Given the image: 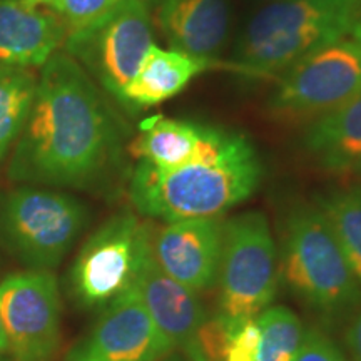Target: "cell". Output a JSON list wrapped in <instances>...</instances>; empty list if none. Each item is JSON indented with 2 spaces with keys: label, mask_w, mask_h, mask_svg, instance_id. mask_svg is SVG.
<instances>
[{
  "label": "cell",
  "mask_w": 361,
  "mask_h": 361,
  "mask_svg": "<svg viewBox=\"0 0 361 361\" xmlns=\"http://www.w3.org/2000/svg\"><path fill=\"white\" fill-rule=\"evenodd\" d=\"M278 251L268 219L247 211L224 221L219 266V311L229 316H256L278 291Z\"/></svg>",
  "instance_id": "8"
},
{
  "label": "cell",
  "mask_w": 361,
  "mask_h": 361,
  "mask_svg": "<svg viewBox=\"0 0 361 361\" xmlns=\"http://www.w3.org/2000/svg\"><path fill=\"white\" fill-rule=\"evenodd\" d=\"M345 343L353 361H361V310L351 319L345 333Z\"/></svg>",
  "instance_id": "26"
},
{
  "label": "cell",
  "mask_w": 361,
  "mask_h": 361,
  "mask_svg": "<svg viewBox=\"0 0 361 361\" xmlns=\"http://www.w3.org/2000/svg\"><path fill=\"white\" fill-rule=\"evenodd\" d=\"M356 173H360V174H361V164L358 166V169H356Z\"/></svg>",
  "instance_id": "31"
},
{
  "label": "cell",
  "mask_w": 361,
  "mask_h": 361,
  "mask_svg": "<svg viewBox=\"0 0 361 361\" xmlns=\"http://www.w3.org/2000/svg\"><path fill=\"white\" fill-rule=\"evenodd\" d=\"M176 346L156 326L135 288L112 301L64 361H161Z\"/></svg>",
  "instance_id": "11"
},
{
  "label": "cell",
  "mask_w": 361,
  "mask_h": 361,
  "mask_svg": "<svg viewBox=\"0 0 361 361\" xmlns=\"http://www.w3.org/2000/svg\"><path fill=\"white\" fill-rule=\"evenodd\" d=\"M66 37L67 27L52 11L0 0V64L44 66Z\"/></svg>",
  "instance_id": "15"
},
{
  "label": "cell",
  "mask_w": 361,
  "mask_h": 361,
  "mask_svg": "<svg viewBox=\"0 0 361 361\" xmlns=\"http://www.w3.org/2000/svg\"><path fill=\"white\" fill-rule=\"evenodd\" d=\"M134 288L162 335L176 348L186 350L207 316L200 293L166 274L154 255L149 256Z\"/></svg>",
  "instance_id": "14"
},
{
  "label": "cell",
  "mask_w": 361,
  "mask_h": 361,
  "mask_svg": "<svg viewBox=\"0 0 361 361\" xmlns=\"http://www.w3.org/2000/svg\"><path fill=\"white\" fill-rule=\"evenodd\" d=\"M218 61L196 57L179 51H164L154 44L149 49L146 59L139 67L137 74L123 90L121 104L130 111H141L178 96L196 75Z\"/></svg>",
  "instance_id": "16"
},
{
  "label": "cell",
  "mask_w": 361,
  "mask_h": 361,
  "mask_svg": "<svg viewBox=\"0 0 361 361\" xmlns=\"http://www.w3.org/2000/svg\"><path fill=\"white\" fill-rule=\"evenodd\" d=\"M152 45L147 0H121L92 24L72 30L64 40L67 56L117 101Z\"/></svg>",
  "instance_id": "7"
},
{
  "label": "cell",
  "mask_w": 361,
  "mask_h": 361,
  "mask_svg": "<svg viewBox=\"0 0 361 361\" xmlns=\"http://www.w3.org/2000/svg\"><path fill=\"white\" fill-rule=\"evenodd\" d=\"M314 204L328 219L343 255L361 284V186L338 188L319 194Z\"/></svg>",
  "instance_id": "20"
},
{
  "label": "cell",
  "mask_w": 361,
  "mask_h": 361,
  "mask_svg": "<svg viewBox=\"0 0 361 361\" xmlns=\"http://www.w3.org/2000/svg\"><path fill=\"white\" fill-rule=\"evenodd\" d=\"M119 2L121 0H47L44 6L61 17L69 34L92 24Z\"/></svg>",
  "instance_id": "23"
},
{
  "label": "cell",
  "mask_w": 361,
  "mask_h": 361,
  "mask_svg": "<svg viewBox=\"0 0 361 361\" xmlns=\"http://www.w3.org/2000/svg\"><path fill=\"white\" fill-rule=\"evenodd\" d=\"M151 226L133 213L107 219L80 247L69 273V295L80 310H99L134 288L152 255Z\"/></svg>",
  "instance_id": "6"
},
{
  "label": "cell",
  "mask_w": 361,
  "mask_h": 361,
  "mask_svg": "<svg viewBox=\"0 0 361 361\" xmlns=\"http://www.w3.org/2000/svg\"><path fill=\"white\" fill-rule=\"evenodd\" d=\"M261 331L258 361H293L300 351L305 326L286 306H268L258 314Z\"/></svg>",
  "instance_id": "21"
},
{
  "label": "cell",
  "mask_w": 361,
  "mask_h": 361,
  "mask_svg": "<svg viewBox=\"0 0 361 361\" xmlns=\"http://www.w3.org/2000/svg\"><path fill=\"white\" fill-rule=\"evenodd\" d=\"M281 274L301 301L324 316H341L361 303V284L316 204H296L288 213Z\"/></svg>",
  "instance_id": "4"
},
{
  "label": "cell",
  "mask_w": 361,
  "mask_h": 361,
  "mask_svg": "<svg viewBox=\"0 0 361 361\" xmlns=\"http://www.w3.org/2000/svg\"><path fill=\"white\" fill-rule=\"evenodd\" d=\"M261 331L256 316H234L224 361H258Z\"/></svg>",
  "instance_id": "24"
},
{
  "label": "cell",
  "mask_w": 361,
  "mask_h": 361,
  "mask_svg": "<svg viewBox=\"0 0 361 361\" xmlns=\"http://www.w3.org/2000/svg\"><path fill=\"white\" fill-rule=\"evenodd\" d=\"M213 126L191 121L168 119L164 116L149 117L141 124V134L133 144L139 161H146L159 169H173L188 164L200 156Z\"/></svg>",
  "instance_id": "18"
},
{
  "label": "cell",
  "mask_w": 361,
  "mask_h": 361,
  "mask_svg": "<svg viewBox=\"0 0 361 361\" xmlns=\"http://www.w3.org/2000/svg\"><path fill=\"white\" fill-rule=\"evenodd\" d=\"M154 12L173 51L216 61L228 44L229 0H154Z\"/></svg>",
  "instance_id": "13"
},
{
  "label": "cell",
  "mask_w": 361,
  "mask_h": 361,
  "mask_svg": "<svg viewBox=\"0 0 361 361\" xmlns=\"http://www.w3.org/2000/svg\"><path fill=\"white\" fill-rule=\"evenodd\" d=\"M89 214L66 192L22 186L0 194V241L27 269L57 268Z\"/></svg>",
  "instance_id": "5"
},
{
  "label": "cell",
  "mask_w": 361,
  "mask_h": 361,
  "mask_svg": "<svg viewBox=\"0 0 361 361\" xmlns=\"http://www.w3.org/2000/svg\"><path fill=\"white\" fill-rule=\"evenodd\" d=\"M0 318L13 361H52L62 336V301L56 274L49 269H25L4 278Z\"/></svg>",
  "instance_id": "10"
},
{
  "label": "cell",
  "mask_w": 361,
  "mask_h": 361,
  "mask_svg": "<svg viewBox=\"0 0 361 361\" xmlns=\"http://www.w3.org/2000/svg\"><path fill=\"white\" fill-rule=\"evenodd\" d=\"M234 316L218 311L207 314L184 350L189 361H224Z\"/></svg>",
  "instance_id": "22"
},
{
  "label": "cell",
  "mask_w": 361,
  "mask_h": 361,
  "mask_svg": "<svg viewBox=\"0 0 361 361\" xmlns=\"http://www.w3.org/2000/svg\"><path fill=\"white\" fill-rule=\"evenodd\" d=\"M305 149L323 169L356 171L361 164V94L316 117L305 134Z\"/></svg>",
  "instance_id": "17"
},
{
  "label": "cell",
  "mask_w": 361,
  "mask_h": 361,
  "mask_svg": "<svg viewBox=\"0 0 361 361\" xmlns=\"http://www.w3.org/2000/svg\"><path fill=\"white\" fill-rule=\"evenodd\" d=\"M8 353V341H7V335L6 329H4L2 324V318H0V355Z\"/></svg>",
  "instance_id": "27"
},
{
  "label": "cell",
  "mask_w": 361,
  "mask_h": 361,
  "mask_svg": "<svg viewBox=\"0 0 361 361\" xmlns=\"http://www.w3.org/2000/svg\"><path fill=\"white\" fill-rule=\"evenodd\" d=\"M361 0H273L239 34L234 67L251 78L279 75L306 54L353 32Z\"/></svg>",
  "instance_id": "3"
},
{
  "label": "cell",
  "mask_w": 361,
  "mask_h": 361,
  "mask_svg": "<svg viewBox=\"0 0 361 361\" xmlns=\"http://www.w3.org/2000/svg\"><path fill=\"white\" fill-rule=\"evenodd\" d=\"M0 361H11V360L6 358V356H4V355H0Z\"/></svg>",
  "instance_id": "30"
},
{
  "label": "cell",
  "mask_w": 361,
  "mask_h": 361,
  "mask_svg": "<svg viewBox=\"0 0 361 361\" xmlns=\"http://www.w3.org/2000/svg\"><path fill=\"white\" fill-rule=\"evenodd\" d=\"M35 89L37 78L29 67L0 64V162L24 129Z\"/></svg>",
  "instance_id": "19"
},
{
  "label": "cell",
  "mask_w": 361,
  "mask_h": 361,
  "mask_svg": "<svg viewBox=\"0 0 361 361\" xmlns=\"http://www.w3.org/2000/svg\"><path fill=\"white\" fill-rule=\"evenodd\" d=\"M258 151L245 134L211 129L196 159L173 169L139 161L129 197L142 216L166 223L218 218L247 200L263 179Z\"/></svg>",
  "instance_id": "2"
},
{
  "label": "cell",
  "mask_w": 361,
  "mask_h": 361,
  "mask_svg": "<svg viewBox=\"0 0 361 361\" xmlns=\"http://www.w3.org/2000/svg\"><path fill=\"white\" fill-rule=\"evenodd\" d=\"M223 241V216L173 221L152 234V255L166 274L201 293L218 284Z\"/></svg>",
  "instance_id": "12"
},
{
  "label": "cell",
  "mask_w": 361,
  "mask_h": 361,
  "mask_svg": "<svg viewBox=\"0 0 361 361\" xmlns=\"http://www.w3.org/2000/svg\"><path fill=\"white\" fill-rule=\"evenodd\" d=\"M293 361H348V358L322 329L305 328L300 351Z\"/></svg>",
  "instance_id": "25"
},
{
  "label": "cell",
  "mask_w": 361,
  "mask_h": 361,
  "mask_svg": "<svg viewBox=\"0 0 361 361\" xmlns=\"http://www.w3.org/2000/svg\"><path fill=\"white\" fill-rule=\"evenodd\" d=\"M123 135V123L87 72L56 52L40 71L7 174L16 183L94 188L119 161Z\"/></svg>",
  "instance_id": "1"
},
{
  "label": "cell",
  "mask_w": 361,
  "mask_h": 361,
  "mask_svg": "<svg viewBox=\"0 0 361 361\" xmlns=\"http://www.w3.org/2000/svg\"><path fill=\"white\" fill-rule=\"evenodd\" d=\"M361 94V45L338 40L306 54L279 74L268 101L271 114L316 119Z\"/></svg>",
  "instance_id": "9"
},
{
  "label": "cell",
  "mask_w": 361,
  "mask_h": 361,
  "mask_svg": "<svg viewBox=\"0 0 361 361\" xmlns=\"http://www.w3.org/2000/svg\"><path fill=\"white\" fill-rule=\"evenodd\" d=\"M25 2H27V6H30V7H39V6H44L47 0H25Z\"/></svg>",
  "instance_id": "29"
},
{
  "label": "cell",
  "mask_w": 361,
  "mask_h": 361,
  "mask_svg": "<svg viewBox=\"0 0 361 361\" xmlns=\"http://www.w3.org/2000/svg\"><path fill=\"white\" fill-rule=\"evenodd\" d=\"M266 2H273V0H266Z\"/></svg>",
  "instance_id": "32"
},
{
  "label": "cell",
  "mask_w": 361,
  "mask_h": 361,
  "mask_svg": "<svg viewBox=\"0 0 361 361\" xmlns=\"http://www.w3.org/2000/svg\"><path fill=\"white\" fill-rule=\"evenodd\" d=\"M351 35H353L356 42H358L361 45V8H360V13H358V19H356V24L353 27V32H351Z\"/></svg>",
  "instance_id": "28"
}]
</instances>
